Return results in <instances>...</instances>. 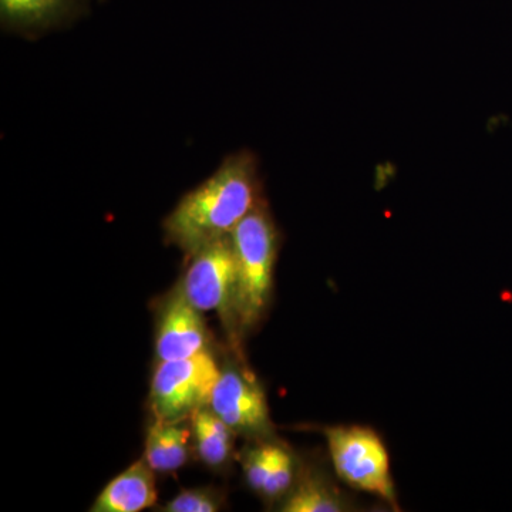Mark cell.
<instances>
[{"mask_svg": "<svg viewBox=\"0 0 512 512\" xmlns=\"http://www.w3.org/2000/svg\"><path fill=\"white\" fill-rule=\"evenodd\" d=\"M259 192L254 154L248 150L231 154L207 181L185 194L165 218L167 241L190 256L210 242L229 237L261 204Z\"/></svg>", "mask_w": 512, "mask_h": 512, "instance_id": "1", "label": "cell"}, {"mask_svg": "<svg viewBox=\"0 0 512 512\" xmlns=\"http://www.w3.org/2000/svg\"><path fill=\"white\" fill-rule=\"evenodd\" d=\"M229 237L237 261L238 328L247 332L258 325L271 299L279 249L278 229L261 202Z\"/></svg>", "mask_w": 512, "mask_h": 512, "instance_id": "2", "label": "cell"}, {"mask_svg": "<svg viewBox=\"0 0 512 512\" xmlns=\"http://www.w3.org/2000/svg\"><path fill=\"white\" fill-rule=\"evenodd\" d=\"M336 474L355 490L396 505L390 458L379 434L369 427L336 426L323 430Z\"/></svg>", "mask_w": 512, "mask_h": 512, "instance_id": "3", "label": "cell"}, {"mask_svg": "<svg viewBox=\"0 0 512 512\" xmlns=\"http://www.w3.org/2000/svg\"><path fill=\"white\" fill-rule=\"evenodd\" d=\"M222 370L210 352L160 360L151 382L150 406L160 421H183L210 406Z\"/></svg>", "mask_w": 512, "mask_h": 512, "instance_id": "4", "label": "cell"}, {"mask_svg": "<svg viewBox=\"0 0 512 512\" xmlns=\"http://www.w3.org/2000/svg\"><path fill=\"white\" fill-rule=\"evenodd\" d=\"M178 286L198 311L218 312L225 326L238 328L237 261L231 237L210 242L190 255V265Z\"/></svg>", "mask_w": 512, "mask_h": 512, "instance_id": "5", "label": "cell"}, {"mask_svg": "<svg viewBox=\"0 0 512 512\" xmlns=\"http://www.w3.org/2000/svg\"><path fill=\"white\" fill-rule=\"evenodd\" d=\"M210 409L235 434L264 440L272 433L264 390L254 377L235 366L222 370L212 393Z\"/></svg>", "mask_w": 512, "mask_h": 512, "instance_id": "6", "label": "cell"}, {"mask_svg": "<svg viewBox=\"0 0 512 512\" xmlns=\"http://www.w3.org/2000/svg\"><path fill=\"white\" fill-rule=\"evenodd\" d=\"M157 355L160 360H180L208 352V330L198 311L180 286L168 298L157 332Z\"/></svg>", "mask_w": 512, "mask_h": 512, "instance_id": "7", "label": "cell"}, {"mask_svg": "<svg viewBox=\"0 0 512 512\" xmlns=\"http://www.w3.org/2000/svg\"><path fill=\"white\" fill-rule=\"evenodd\" d=\"M242 467L249 487L268 500L284 497L296 481L291 451L266 439L244 451Z\"/></svg>", "mask_w": 512, "mask_h": 512, "instance_id": "8", "label": "cell"}, {"mask_svg": "<svg viewBox=\"0 0 512 512\" xmlns=\"http://www.w3.org/2000/svg\"><path fill=\"white\" fill-rule=\"evenodd\" d=\"M84 12V0H0L2 28L23 35L70 25Z\"/></svg>", "mask_w": 512, "mask_h": 512, "instance_id": "9", "label": "cell"}, {"mask_svg": "<svg viewBox=\"0 0 512 512\" xmlns=\"http://www.w3.org/2000/svg\"><path fill=\"white\" fill-rule=\"evenodd\" d=\"M157 503L156 478L146 458L124 470L101 491L92 512H138Z\"/></svg>", "mask_w": 512, "mask_h": 512, "instance_id": "10", "label": "cell"}, {"mask_svg": "<svg viewBox=\"0 0 512 512\" xmlns=\"http://www.w3.org/2000/svg\"><path fill=\"white\" fill-rule=\"evenodd\" d=\"M191 430L183 421H154L146 440V461L157 473H173L187 463Z\"/></svg>", "mask_w": 512, "mask_h": 512, "instance_id": "11", "label": "cell"}, {"mask_svg": "<svg viewBox=\"0 0 512 512\" xmlns=\"http://www.w3.org/2000/svg\"><path fill=\"white\" fill-rule=\"evenodd\" d=\"M229 429L210 406L202 407L191 416V436L194 439L195 451L202 463L208 467L224 466L232 453V436Z\"/></svg>", "mask_w": 512, "mask_h": 512, "instance_id": "12", "label": "cell"}, {"mask_svg": "<svg viewBox=\"0 0 512 512\" xmlns=\"http://www.w3.org/2000/svg\"><path fill=\"white\" fill-rule=\"evenodd\" d=\"M284 512H339L346 510L339 491L325 478L309 474L299 478L289 491L284 505Z\"/></svg>", "mask_w": 512, "mask_h": 512, "instance_id": "13", "label": "cell"}, {"mask_svg": "<svg viewBox=\"0 0 512 512\" xmlns=\"http://www.w3.org/2000/svg\"><path fill=\"white\" fill-rule=\"evenodd\" d=\"M222 508V497L214 488H192L181 491L164 507L165 512H217Z\"/></svg>", "mask_w": 512, "mask_h": 512, "instance_id": "14", "label": "cell"}]
</instances>
